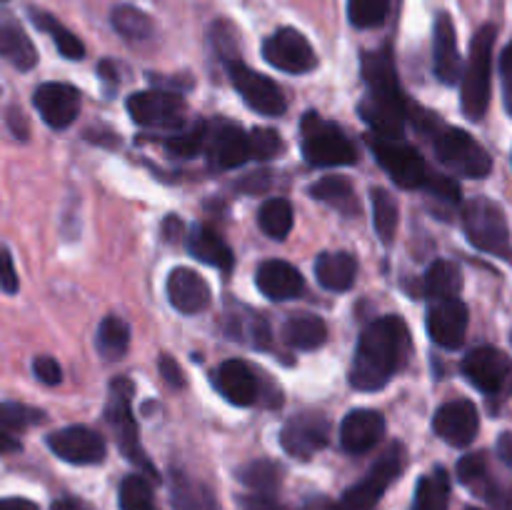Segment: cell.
Wrapping results in <instances>:
<instances>
[{
  "label": "cell",
  "mask_w": 512,
  "mask_h": 510,
  "mask_svg": "<svg viewBox=\"0 0 512 510\" xmlns=\"http://www.w3.org/2000/svg\"><path fill=\"white\" fill-rule=\"evenodd\" d=\"M408 358V328L398 315L373 320L360 335L350 385L358 390H380Z\"/></svg>",
  "instance_id": "obj_1"
},
{
  "label": "cell",
  "mask_w": 512,
  "mask_h": 510,
  "mask_svg": "<svg viewBox=\"0 0 512 510\" xmlns=\"http://www.w3.org/2000/svg\"><path fill=\"white\" fill-rule=\"evenodd\" d=\"M363 78L368 85V98L360 103V115L383 138H403L408 103L400 88L390 48L370 50L363 55Z\"/></svg>",
  "instance_id": "obj_2"
},
{
  "label": "cell",
  "mask_w": 512,
  "mask_h": 510,
  "mask_svg": "<svg viewBox=\"0 0 512 510\" xmlns=\"http://www.w3.org/2000/svg\"><path fill=\"white\" fill-rule=\"evenodd\" d=\"M303 135V155L315 168H340V165H353L358 160L355 145L345 135L340 125L320 118L318 113H305L300 123Z\"/></svg>",
  "instance_id": "obj_3"
},
{
  "label": "cell",
  "mask_w": 512,
  "mask_h": 510,
  "mask_svg": "<svg viewBox=\"0 0 512 510\" xmlns=\"http://www.w3.org/2000/svg\"><path fill=\"white\" fill-rule=\"evenodd\" d=\"M495 25H483L475 33L470 45V60L463 75V113L470 120H480L490 103V75H493V45H495Z\"/></svg>",
  "instance_id": "obj_4"
},
{
  "label": "cell",
  "mask_w": 512,
  "mask_h": 510,
  "mask_svg": "<svg viewBox=\"0 0 512 510\" xmlns=\"http://www.w3.org/2000/svg\"><path fill=\"white\" fill-rule=\"evenodd\" d=\"M433 148L440 163L463 178H485L493 170L488 150L468 133V130L440 125L433 130Z\"/></svg>",
  "instance_id": "obj_5"
},
{
  "label": "cell",
  "mask_w": 512,
  "mask_h": 510,
  "mask_svg": "<svg viewBox=\"0 0 512 510\" xmlns=\"http://www.w3.org/2000/svg\"><path fill=\"white\" fill-rule=\"evenodd\" d=\"M463 228L470 243L478 250L498 258H512L510 228L503 208L488 198H473L463 208Z\"/></svg>",
  "instance_id": "obj_6"
},
{
  "label": "cell",
  "mask_w": 512,
  "mask_h": 510,
  "mask_svg": "<svg viewBox=\"0 0 512 510\" xmlns=\"http://www.w3.org/2000/svg\"><path fill=\"white\" fill-rule=\"evenodd\" d=\"M368 145L373 150L375 160L380 163V168L405 190H415L428 185L430 180V168L423 160V155L413 148V145L405 143L403 138H383V135H368Z\"/></svg>",
  "instance_id": "obj_7"
},
{
  "label": "cell",
  "mask_w": 512,
  "mask_h": 510,
  "mask_svg": "<svg viewBox=\"0 0 512 510\" xmlns=\"http://www.w3.org/2000/svg\"><path fill=\"white\" fill-rule=\"evenodd\" d=\"M130 395H133V385H130L128 380H115V383L110 385V400L108 408H105V418L113 425L115 438H118V445L120 450H123L125 458H128L130 463L138 465L140 470H145L150 478H158L153 463H150L143 445H140L138 423H135L133 408H130Z\"/></svg>",
  "instance_id": "obj_8"
},
{
  "label": "cell",
  "mask_w": 512,
  "mask_h": 510,
  "mask_svg": "<svg viewBox=\"0 0 512 510\" xmlns=\"http://www.w3.org/2000/svg\"><path fill=\"white\" fill-rule=\"evenodd\" d=\"M405 468V448L403 443H393L383 450L378 460L373 463V468L368 470L360 483H355L348 493L343 495L340 503L348 510H373V505L383 498L385 490L390 488L395 478L403 473Z\"/></svg>",
  "instance_id": "obj_9"
},
{
  "label": "cell",
  "mask_w": 512,
  "mask_h": 510,
  "mask_svg": "<svg viewBox=\"0 0 512 510\" xmlns=\"http://www.w3.org/2000/svg\"><path fill=\"white\" fill-rule=\"evenodd\" d=\"M128 113L143 128L158 130H180L185 123V105L183 95L173 90H140L128 98Z\"/></svg>",
  "instance_id": "obj_10"
},
{
  "label": "cell",
  "mask_w": 512,
  "mask_h": 510,
  "mask_svg": "<svg viewBox=\"0 0 512 510\" xmlns=\"http://www.w3.org/2000/svg\"><path fill=\"white\" fill-rule=\"evenodd\" d=\"M225 70L230 75V83L235 85V90L248 103V108H253L260 115H270V118L285 113L288 100H285L283 88L275 80L258 73V70L248 68L243 60H230V63H225Z\"/></svg>",
  "instance_id": "obj_11"
},
{
  "label": "cell",
  "mask_w": 512,
  "mask_h": 510,
  "mask_svg": "<svg viewBox=\"0 0 512 510\" xmlns=\"http://www.w3.org/2000/svg\"><path fill=\"white\" fill-rule=\"evenodd\" d=\"M263 58L273 68L290 75H303L318 68V55L300 30L280 28L263 43Z\"/></svg>",
  "instance_id": "obj_12"
},
{
  "label": "cell",
  "mask_w": 512,
  "mask_h": 510,
  "mask_svg": "<svg viewBox=\"0 0 512 510\" xmlns=\"http://www.w3.org/2000/svg\"><path fill=\"white\" fill-rule=\"evenodd\" d=\"M330 440V420L323 413L305 410L293 415L280 430V445L288 455L298 460L313 458L318 450H323Z\"/></svg>",
  "instance_id": "obj_13"
},
{
  "label": "cell",
  "mask_w": 512,
  "mask_h": 510,
  "mask_svg": "<svg viewBox=\"0 0 512 510\" xmlns=\"http://www.w3.org/2000/svg\"><path fill=\"white\" fill-rule=\"evenodd\" d=\"M205 153H208L210 163H213L215 168H240V165H245L253 158L250 133H245L238 123H230V120H215V123L208 125Z\"/></svg>",
  "instance_id": "obj_14"
},
{
  "label": "cell",
  "mask_w": 512,
  "mask_h": 510,
  "mask_svg": "<svg viewBox=\"0 0 512 510\" xmlns=\"http://www.w3.org/2000/svg\"><path fill=\"white\" fill-rule=\"evenodd\" d=\"M48 448L53 450L60 460L73 465H95L105 460L103 435L85 428V425H70V428L50 433Z\"/></svg>",
  "instance_id": "obj_15"
},
{
  "label": "cell",
  "mask_w": 512,
  "mask_h": 510,
  "mask_svg": "<svg viewBox=\"0 0 512 510\" xmlns=\"http://www.w3.org/2000/svg\"><path fill=\"white\" fill-rule=\"evenodd\" d=\"M433 430L453 448H465L480 430V415L470 400H450L433 415Z\"/></svg>",
  "instance_id": "obj_16"
},
{
  "label": "cell",
  "mask_w": 512,
  "mask_h": 510,
  "mask_svg": "<svg viewBox=\"0 0 512 510\" xmlns=\"http://www.w3.org/2000/svg\"><path fill=\"white\" fill-rule=\"evenodd\" d=\"M428 335L440 348L458 350L468 333V308L460 298L435 300L428 310Z\"/></svg>",
  "instance_id": "obj_17"
},
{
  "label": "cell",
  "mask_w": 512,
  "mask_h": 510,
  "mask_svg": "<svg viewBox=\"0 0 512 510\" xmlns=\"http://www.w3.org/2000/svg\"><path fill=\"white\" fill-rule=\"evenodd\" d=\"M33 105L50 128L63 130L78 118L80 93L68 83H43L33 93Z\"/></svg>",
  "instance_id": "obj_18"
},
{
  "label": "cell",
  "mask_w": 512,
  "mask_h": 510,
  "mask_svg": "<svg viewBox=\"0 0 512 510\" xmlns=\"http://www.w3.org/2000/svg\"><path fill=\"white\" fill-rule=\"evenodd\" d=\"M463 373H465V378L475 385V388L483 390V393H488V395H493L503 388L505 378H508L510 360L505 358L498 348L483 345V348H475L473 353L465 355Z\"/></svg>",
  "instance_id": "obj_19"
},
{
  "label": "cell",
  "mask_w": 512,
  "mask_h": 510,
  "mask_svg": "<svg viewBox=\"0 0 512 510\" xmlns=\"http://www.w3.org/2000/svg\"><path fill=\"white\" fill-rule=\"evenodd\" d=\"M385 435V418L383 413L370 408L350 410L345 420L340 423V445L348 453H368L383 440Z\"/></svg>",
  "instance_id": "obj_20"
},
{
  "label": "cell",
  "mask_w": 512,
  "mask_h": 510,
  "mask_svg": "<svg viewBox=\"0 0 512 510\" xmlns=\"http://www.w3.org/2000/svg\"><path fill=\"white\" fill-rule=\"evenodd\" d=\"M168 298L175 310L185 315H198L213 300L210 285L198 270L193 268H175L168 275Z\"/></svg>",
  "instance_id": "obj_21"
},
{
  "label": "cell",
  "mask_w": 512,
  "mask_h": 510,
  "mask_svg": "<svg viewBox=\"0 0 512 510\" xmlns=\"http://www.w3.org/2000/svg\"><path fill=\"white\" fill-rule=\"evenodd\" d=\"M433 68L440 83L455 85L460 80L463 60H460V50H458V33H455L453 18H450L448 13H440L438 18H435Z\"/></svg>",
  "instance_id": "obj_22"
},
{
  "label": "cell",
  "mask_w": 512,
  "mask_h": 510,
  "mask_svg": "<svg viewBox=\"0 0 512 510\" xmlns=\"http://www.w3.org/2000/svg\"><path fill=\"white\" fill-rule=\"evenodd\" d=\"M215 388L225 395L233 405L248 408L258 400V378L255 370L243 360H225L218 370H215Z\"/></svg>",
  "instance_id": "obj_23"
},
{
  "label": "cell",
  "mask_w": 512,
  "mask_h": 510,
  "mask_svg": "<svg viewBox=\"0 0 512 510\" xmlns=\"http://www.w3.org/2000/svg\"><path fill=\"white\" fill-rule=\"evenodd\" d=\"M260 293L268 300H293L305 290V280L295 265L285 260H265L255 273Z\"/></svg>",
  "instance_id": "obj_24"
},
{
  "label": "cell",
  "mask_w": 512,
  "mask_h": 510,
  "mask_svg": "<svg viewBox=\"0 0 512 510\" xmlns=\"http://www.w3.org/2000/svg\"><path fill=\"white\" fill-rule=\"evenodd\" d=\"M188 250L193 258L200 260V263L213 265V268L223 270V273H230V270H233V250H230V245L225 243L213 228H208V225H198V228L190 230Z\"/></svg>",
  "instance_id": "obj_25"
},
{
  "label": "cell",
  "mask_w": 512,
  "mask_h": 510,
  "mask_svg": "<svg viewBox=\"0 0 512 510\" xmlns=\"http://www.w3.org/2000/svg\"><path fill=\"white\" fill-rule=\"evenodd\" d=\"M315 275L325 290L343 293L350 290L358 275V260L350 253H323L315 260Z\"/></svg>",
  "instance_id": "obj_26"
},
{
  "label": "cell",
  "mask_w": 512,
  "mask_h": 510,
  "mask_svg": "<svg viewBox=\"0 0 512 510\" xmlns=\"http://www.w3.org/2000/svg\"><path fill=\"white\" fill-rule=\"evenodd\" d=\"M0 55L18 70H30L38 63V50L15 20L0 18Z\"/></svg>",
  "instance_id": "obj_27"
},
{
  "label": "cell",
  "mask_w": 512,
  "mask_h": 510,
  "mask_svg": "<svg viewBox=\"0 0 512 510\" xmlns=\"http://www.w3.org/2000/svg\"><path fill=\"white\" fill-rule=\"evenodd\" d=\"M43 420V413L18 403H0V453L20 450L18 433Z\"/></svg>",
  "instance_id": "obj_28"
},
{
  "label": "cell",
  "mask_w": 512,
  "mask_h": 510,
  "mask_svg": "<svg viewBox=\"0 0 512 510\" xmlns=\"http://www.w3.org/2000/svg\"><path fill=\"white\" fill-rule=\"evenodd\" d=\"M283 340L295 350H315L328 340V325L313 313H298L285 323Z\"/></svg>",
  "instance_id": "obj_29"
},
{
  "label": "cell",
  "mask_w": 512,
  "mask_h": 510,
  "mask_svg": "<svg viewBox=\"0 0 512 510\" xmlns=\"http://www.w3.org/2000/svg\"><path fill=\"white\" fill-rule=\"evenodd\" d=\"M310 195L320 203H328L330 208L340 210L343 215H358L360 203L358 195H355L350 180L340 178V175H328V178H320L318 183L310 185Z\"/></svg>",
  "instance_id": "obj_30"
},
{
  "label": "cell",
  "mask_w": 512,
  "mask_h": 510,
  "mask_svg": "<svg viewBox=\"0 0 512 510\" xmlns=\"http://www.w3.org/2000/svg\"><path fill=\"white\" fill-rule=\"evenodd\" d=\"M170 498H173L175 510H220L213 493L203 483H198V480L188 478L183 473H173Z\"/></svg>",
  "instance_id": "obj_31"
},
{
  "label": "cell",
  "mask_w": 512,
  "mask_h": 510,
  "mask_svg": "<svg viewBox=\"0 0 512 510\" xmlns=\"http://www.w3.org/2000/svg\"><path fill=\"white\" fill-rule=\"evenodd\" d=\"M463 290V273L453 260H435L425 273V295L433 300H453Z\"/></svg>",
  "instance_id": "obj_32"
},
{
  "label": "cell",
  "mask_w": 512,
  "mask_h": 510,
  "mask_svg": "<svg viewBox=\"0 0 512 510\" xmlns=\"http://www.w3.org/2000/svg\"><path fill=\"white\" fill-rule=\"evenodd\" d=\"M30 18H33V23L38 25L43 33H48L50 38H53L55 48H58V53L63 55V58H68V60L83 58L85 55L83 40H80L75 33H70V30L65 28L58 18H53V15L45 13V10H30Z\"/></svg>",
  "instance_id": "obj_33"
},
{
  "label": "cell",
  "mask_w": 512,
  "mask_h": 510,
  "mask_svg": "<svg viewBox=\"0 0 512 510\" xmlns=\"http://www.w3.org/2000/svg\"><path fill=\"white\" fill-rule=\"evenodd\" d=\"M130 345V325L118 315H108L103 323L98 325V335H95V348L105 360L123 358L125 350Z\"/></svg>",
  "instance_id": "obj_34"
},
{
  "label": "cell",
  "mask_w": 512,
  "mask_h": 510,
  "mask_svg": "<svg viewBox=\"0 0 512 510\" xmlns=\"http://www.w3.org/2000/svg\"><path fill=\"white\" fill-rule=\"evenodd\" d=\"M450 478L443 468L425 475L415 490V503L410 510H448Z\"/></svg>",
  "instance_id": "obj_35"
},
{
  "label": "cell",
  "mask_w": 512,
  "mask_h": 510,
  "mask_svg": "<svg viewBox=\"0 0 512 510\" xmlns=\"http://www.w3.org/2000/svg\"><path fill=\"white\" fill-rule=\"evenodd\" d=\"M370 203H373L375 233H378V238L383 240L385 245H390L393 243L395 230H398V223H400L398 203H395V198L385 188L370 190Z\"/></svg>",
  "instance_id": "obj_36"
},
{
  "label": "cell",
  "mask_w": 512,
  "mask_h": 510,
  "mask_svg": "<svg viewBox=\"0 0 512 510\" xmlns=\"http://www.w3.org/2000/svg\"><path fill=\"white\" fill-rule=\"evenodd\" d=\"M258 225L268 238L285 240L293 230V205L285 198H270L258 210Z\"/></svg>",
  "instance_id": "obj_37"
},
{
  "label": "cell",
  "mask_w": 512,
  "mask_h": 510,
  "mask_svg": "<svg viewBox=\"0 0 512 510\" xmlns=\"http://www.w3.org/2000/svg\"><path fill=\"white\" fill-rule=\"evenodd\" d=\"M110 25H113L125 40H145L153 35V20H150L143 10L133 8V5H118V8L110 13Z\"/></svg>",
  "instance_id": "obj_38"
},
{
  "label": "cell",
  "mask_w": 512,
  "mask_h": 510,
  "mask_svg": "<svg viewBox=\"0 0 512 510\" xmlns=\"http://www.w3.org/2000/svg\"><path fill=\"white\" fill-rule=\"evenodd\" d=\"M238 480L253 493L270 495L280 485V468L270 460H253L238 470Z\"/></svg>",
  "instance_id": "obj_39"
},
{
  "label": "cell",
  "mask_w": 512,
  "mask_h": 510,
  "mask_svg": "<svg viewBox=\"0 0 512 510\" xmlns=\"http://www.w3.org/2000/svg\"><path fill=\"white\" fill-rule=\"evenodd\" d=\"M120 510H160L153 498V485L143 475H128L120 483Z\"/></svg>",
  "instance_id": "obj_40"
},
{
  "label": "cell",
  "mask_w": 512,
  "mask_h": 510,
  "mask_svg": "<svg viewBox=\"0 0 512 510\" xmlns=\"http://www.w3.org/2000/svg\"><path fill=\"white\" fill-rule=\"evenodd\" d=\"M205 135H208V123H195L188 130H178L165 140V150L175 158H195L205 148Z\"/></svg>",
  "instance_id": "obj_41"
},
{
  "label": "cell",
  "mask_w": 512,
  "mask_h": 510,
  "mask_svg": "<svg viewBox=\"0 0 512 510\" xmlns=\"http://www.w3.org/2000/svg\"><path fill=\"white\" fill-rule=\"evenodd\" d=\"M390 13V0H350L348 18L355 28H378Z\"/></svg>",
  "instance_id": "obj_42"
},
{
  "label": "cell",
  "mask_w": 512,
  "mask_h": 510,
  "mask_svg": "<svg viewBox=\"0 0 512 510\" xmlns=\"http://www.w3.org/2000/svg\"><path fill=\"white\" fill-rule=\"evenodd\" d=\"M458 478L460 483H465L473 490H483V485L488 483V463H485L483 453H470L465 455L458 463Z\"/></svg>",
  "instance_id": "obj_43"
},
{
  "label": "cell",
  "mask_w": 512,
  "mask_h": 510,
  "mask_svg": "<svg viewBox=\"0 0 512 510\" xmlns=\"http://www.w3.org/2000/svg\"><path fill=\"white\" fill-rule=\"evenodd\" d=\"M250 148H253V158L270 160L283 150V140H280V133H275V130L255 128L250 133Z\"/></svg>",
  "instance_id": "obj_44"
},
{
  "label": "cell",
  "mask_w": 512,
  "mask_h": 510,
  "mask_svg": "<svg viewBox=\"0 0 512 510\" xmlns=\"http://www.w3.org/2000/svg\"><path fill=\"white\" fill-rule=\"evenodd\" d=\"M213 45L215 50H218V55H223L225 63H230V60H240L238 33H235L230 23H223V20H220V23L213 25Z\"/></svg>",
  "instance_id": "obj_45"
},
{
  "label": "cell",
  "mask_w": 512,
  "mask_h": 510,
  "mask_svg": "<svg viewBox=\"0 0 512 510\" xmlns=\"http://www.w3.org/2000/svg\"><path fill=\"white\" fill-rule=\"evenodd\" d=\"M430 195H435L438 200H448L450 205L460 203V185L455 180L445 178V175H430L428 185H425Z\"/></svg>",
  "instance_id": "obj_46"
},
{
  "label": "cell",
  "mask_w": 512,
  "mask_h": 510,
  "mask_svg": "<svg viewBox=\"0 0 512 510\" xmlns=\"http://www.w3.org/2000/svg\"><path fill=\"white\" fill-rule=\"evenodd\" d=\"M33 373L35 378L43 385H58L63 380V370H60V363L50 355H38L33 360Z\"/></svg>",
  "instance_id": "obj_47"
},
{
  "label": "cell",
  "mask_w": 512,
  "mask_h": 510,
  "mask_svg": "<svg viewBox=\"0 0 512 510\" xmlns=\"http://www.w3.org/2000/svg\"><path fill=\"white\" fill-rule=\"evenodd\" d=\"M18 288H20V280H18V273H15L13 255H10L8 248L0 245V290L13 295L18 293Z\"/></svg>",
  "instance_id": "obj_48"
},
{
  "label": "cell",
  "mask_w": 512,
  "mask_h": 510,
  "mask_svg": "<svg viewBox=\"0 0 512 510\" xmlns=\"http://www.w3.org/2000/svg\"><path fill=\"white\" fill-rule=\"evenodd\" d=\"M500 78H503V95H505V108L512 115V40L508 48L500 55Z\"/></svg>",
  "instance_id": "obj_49"
},
{
  "label": "cell",
  "mask_w": 512,
  "mask_h": 510,
  "mask_svg": "<svg viewBox=\"0 0 512 510\" xmlns=\"http://www.w3.org/2000/svg\"><path fill=\"white\" fill-rule=\"evenodd\" d=\"M240 508L243 510H288V508H283L278 500H273L270 495H265V493L243 495V498H240Z\"/></svg>",
  "instance_id": "obj_50"
},
{
  "label": "cell",
  "mask_w": 512,
  "mask_h": 510,
  "mask_svg": "<svg viewBox=\"0 0 512 510\" xmlns=\"http://www.w3.org/2000/svg\"><path fill=\"white\" fill-rule=\"evenodd\" d=\"M158 368H160V373H163L165 383L173 385V388H183L185 378H183V370H180L178 360H173V358H168V355H163V358L158 360Z\"/></svg>",
  "instance_id": "obj_51"
},
{
  "label": "cell",
  "mask_w": 512,
  "mask_h": 510,
  "mask_svg": "<svg viewBox=\"0 0 512 510\" xmlns=\"http://www.w3.org/2000/svg\"><path fill=\"white\" fill-rule=\"evenodd\" d=\"M98 75H100V80H103L105 93L113 95L115 90H118V85H120L118 68H115V63H110V60H103V63L98 65Z\"/></svg>",
  "instance_id": "obj_52"
},
{
  "label": "cell",
  "mask_w": 512,
  "mask_h": 510,
  "mask_svg": "<svg viewBox=\"0 0 512 510\" xmlns=\"http://www.w3.org/2000/svg\"><path fill=\"white\" fill-rule=\"evenodd\" d=\"M250 343H253L255 348H268L270 345V328L263 318H255L253 323H250Z\"/></svg>",
  "instance_id": "obj_53"
},
{
  "label": "cell",
  "mask_w": 512,
  "mask_h": 510,
  "mask_svg": "<svg viewBox=\"0 0 512 510\" xmlns=\"http://www.w3.org/2000/svg\"><path fill=\"white\" fill-rule=\"evenodd\" d=\"M183 220L178 218V215H168V218L163 220V238L165 243H180V238H183Z\"/></svg>",
  "instance_id": "obj_54"
},
{
  "label": "cell",
  "mask_w": 512,
  "mask_h": 510,
  "mask_svg": "<svg viewBox=\"0 0 512 510\" xmlns=\"http://www.w3.org/2000/svg\"><path fill=\"white\" fill-rule=\"evenodd\" d=\"M8 125H10V130H13V133H15V138H20V140L28 138V123H25V115L20 113L18 108L10 110Z\"/></svg>",
  "instance_id": "obj_55"
},
{
  "label": "cell",
  "mask_w": 512,
  "mask_h": 510,
  "mask_svg": "<svg viewBox=\"0 0 512 510\" xmlns=\"http://www.w3.org/2000/svg\"><path fill=\"white\" fill-rule=\"evenodd\" d=\"M498 458L512 468V433H503L498 438Z\"/></svg>",
  "instance_id": "obj_56"
},
{
  "label": "cell",
  "mask_w": 512,
  "mask_h": 510,
  "mask_svg": "<svg viewBox=\"0 0 512 510\" xmlns=\"http://www.w3.org/2000/svg\"><path fill=\"white\" fill-rule=\"evenodd\" d=\"M0 510H40L33 500L25 498H5L0 500Z\"/></svg>",
  "instance_id": "obj_57"
},
{
  "label": "cell",
  "mask_w": 512,
  "mask_h": 510,
  "mask_svg": "<svg viewBox=\"0 0 512 510\" xmlns=\"http://www.w3.org/2000/svg\"><path fill=\"white\" fill-rule=\"evenodd\" d=\"M303 510H348V508H345L343 503H333V500L328 498H315L310 500Z\"/></svg>",
  "instance_id": "obj_58"
},
{
  "label": "cell",
  "mask_w": 512,
  "mask_h": 510,
  "mask_svg": "<svg viewBox=\"0 0 512 510\" xmlns=\"http://www.w3.org/2000/svg\"><path fill=\"white\" fill-rule=\"evenodd\" d=\"M50 510H90V508L75 498H63V500H58V503H53V508Z\"/></svg>",
  "instance_id": "obj_59"
},
{
  "label": "cell",
  "mask_w": 512,
  "mask_h": 510,
  "mask_svg": "<svg viewBox=\"0 0 512 510\" xmlns=\"http://www.w3.org/2000/svg\"><path fill=\"white\" fill-rule=\"evenodd\" d=\"M0 3H8V0H0Z\"/></svg>",
  "instance_id": "obj_60"
}]
</instances>
